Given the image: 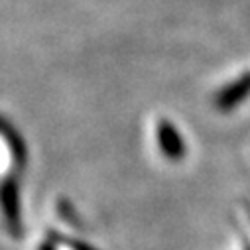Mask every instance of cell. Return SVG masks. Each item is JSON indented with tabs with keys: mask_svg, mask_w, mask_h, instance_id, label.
I'll return each instance as SVG.
<instances>
[{
	"mask_svg": "<svg viewBox=\"0 0 250 250\" xmlns=\"http://www.w3.org/2000/svg\"><path fill=\"white\" fill-rule=\"evenodd\" d=\"M156 136H158V142H160V150L164 152V156L167 160H179L183 158V152H185V146H183V140L179 136V132L175 130V126L167 120H162L160 124V130H156Z\"/></svg>",
	"mask_w": 250,
	"mask_h": 250,
	"instance_id": "cell-1",
	"label": "cell"
}]
</instances>
